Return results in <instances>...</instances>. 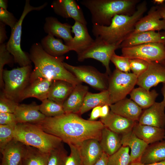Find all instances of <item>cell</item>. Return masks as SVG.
<instances>
[{
	"label": "cell",
	"instance_id": "cell-1",
	"mask_svg": "<svg viewBox=\"0 0 165 165\" xmlns=\"http://www.w3.org/2000/svg\"><path fill=\"white\" fill-rule=\"evenodd\" d=\"M34 124L46 133L59 138L63 142L75 145L90 138L99 141L101 131L105 127L100 121L86 120L73 113L46 117L41 121Z\"/></svg>",
	"mask_w": 165,
	"mask_h": 165
},
{
	"label": "cell",
	"instance_id": "cell-2",
	"mask_svg": "<svg viewBox=\"0 0 165 165\" xmlns=\"http://www.w3.org/2000/svg\"><path fill=\"white\" fill-rule=\"evenodd\" d=\"M29 57L35 68L30 77V83L41 78L52 80H61L75 86L81 82L64 67L63 56H52L47 53L39 43L31 47Z\"/></svg>",
	"mask_w": 165,
	"mask_h": 165
},
{
	"label": "cell",
	"instance_id": "cell-3",
	"mask_svg": "<svg viewBox=\"0 0 165 165\" xmlns=\"http://www.w3.org/2000/svg\"><path fill=\"white\" fill-rule=\"evenodd\" d=\"M131 15H117L109 26L94 24L92 32L95 37L106 43L119 46L134 31L136 23L143 17L147 10L146 1L139 4Z\"/></svg>",
	"mask_w": 165,
	"mask_h": 165
},
{
	"label": "cell",
	"instance_id": "cell-4",
	"mask_svg": "<svg viewBox=\"0 0 165 165\" xmlns=\"http://www.w3.org/2000/svg\"><path fill=\"white\" fill-rule=\"evenodd\" d=\"M139 0H82L81 5L90 12L93 25L109 26L117 15H131Z\"/></svg>",
	"mask_w": 165,
	"mask_h": 165
},
{
	"label": "cell",
	"instance_id": "cell-5",
	"mask_svg": "<svg viewBox=\"0 0 165 165\" xmlns=\"http://www.w3.org/2000/svg\"><path fill=\"white\" fill-rule=\"evenodd\" d=\"M13 139L47 153L63 142L59 138L46 133L35 124L30 123H17L13 132Z\"/></svg>",
	"mask_w": 165,
	"mask_h": 165
},
{
	"label": "cell",
	"instance_id": "cell-6",
	"mask_svg": "<svg viewBox=\"0 0 165 165\" xmlns=\"http://www.w3.org/2000/svg\"><path fill=\"white\" fill-rule=\"evenodd\" d=\"M46 3L37 7L31 6L30 1L26 0L22 13L14 28L11 30L10 38L6 44L7 50L13 56L14 62L21 67L31 65V61L29 56L23 51L21 47L22 22L26 15L33 10H40L47 5Z\"/></svg>",
	"mask_w": 165,
	"mask_h": 165
},
{
	"label": "cell",
	"instance_id": "cell-7",
	"mask_svg": "<svg viewBox=\"0 0 165 165\" xmlns=\"http://www.w3.org/2000/svg\"><path fill=\"white\" fill-rule=\"evenodd\" d=\"M31 67L28 65L10 70H4L3 92L8 98L17 102L23 92L30 83Z\"/></svg>",
	"mask_w": 165,
	"mask_h": 165
},
{
	"label": "cell",
	"instance_id": "cell-8",
	"mask_svg": "<svg viewBox=\"0 0 165 165\" xmlns=\"http://www.w3.org/2000/svg\"><path fill=\"white\" fill-rule=\"evenodd\" d=\"M138 77L132 73H125L116 69L108 79V90L111 104L126 98L137 84Z\"/></svg>",
	"mask_w": 165,
	"mask_h": 165
},
{
	"label": "cell",
	"instance_id": "cell-9",
	"mask_svg": "<svg viewBox=\"0 0 165 165\" xmlns=\"http://www.w3.org/2000/svg\"><path fill=\"white\" fill-rule=\"evenodd\" d=\"M63 64L81 82H85L101 91L108 90L109 78L106 73H102L91 66H74L64 62Z\"/></svg>",
	"mask_w": 165,
	"mask_h": 165
},
{
	"label": "cell",
	"instance_id": "cell-10",
	"mask_svg": "<svg viewBox=\"0 0 165 165\" xmlns=\"http://www.w3.org/2000/svg\"><path fill=\"white\" fill-rule=\"evenodd\" d=\"M122 55L129 59L138 58L149 62L165 61V47L163 43H150L121 48Z\"/></svg>",
	"mask_w": 165,
	"mask_h": 165
},
{
	"label": "cell",
	"instance_id": "cell-11",
	"mask_svg": "<svg viewBox=\"0 0 165 165\" xmlns=\"http://www.w3.org/2000/svg\"><path fill=\"white\" fill-rule=\"evenodd\" d=\"M120 46L106 43L101 38L96 37L93 43L86 50L77 54L78 60L82 61L88 58H92L101 62L105 67L106 73L111 75L109 63L115 51Z\"/></svg>",
	"mask_w": 165,
	"mask_h": 165
},
{
	"label": "cell",
	"instance_id": "cell-12",
	"mask_svg": "<svg viewBox=\"0 0 165 165\" xmlns=\"http://www.w3.org/2000/svg\"><path fill=\"white\" fill-rule=\"evenodd\" d=\"M55 13L64 18H71L87 26L82 10L75 0H55L51 5Z\"/></svg>",
	"mask_w": 165,
	"mask_h": 165
},
{
	"label": "cell",
	"instance_id": "cell-13",
	"mask_svg": "<svg viewBox=\"0 0 165 165\" xmlns=\"http://www.w3.org/2000/svg\"><path fill=\"white\" fill-rule=\"evenodd\" d=\"M165 82V66L157 62H151L146 70L138 78L137 85L148 90L159 83Z\"/></svg>",
	"mask_w": 165,
	"mask_h": 165
},
{
	"label": "cell",
	"instance_id": "cell-14",
	"mask_svg": "<svg viewBox=\"0 0 165 165\" xmlns=\"http://www.w3.org/2000/svg\"><path fill=\"white\" fill-rule=\"evenodd\" d=\"M161 30L165 31V20L162 19L157 6H153L147 14L136 23L134 30L131 34Z\"/></svg>",
	"mask_w": 165,
	"mask_h": 165
},
{
	"label": "cell",
	"instance_id": "cell-15",
	"mask_svg": "<svg viewBox=\"0 0 165 165\" xmlns=\"http://www.w3.org/2000/svg\"><path fill=\"white\" fill-rule=\"evenodd\" d=\"M72 32L74 36L66 45L71 51H75L77 54L86 50L94 41L89 34L86 26L78 22L75 21L72 26Z\"/></svg>",
	"mask_w": 165,
	"mask_h": 165
},
{
	"label": "cell",
	"instance_id": "cell-16",
	"mask_svg": "<svg viewBox=\"0 0 165 165\" xmlns=\"http://www.w3.org/2000/svg\"><path fill=\"white\" fill-rule=\"evenodd\" d=\"M165 106L162 102H155L142 112L138 120L141 124L164 128Z\"/></svg>",
	"mask_w": 165,
	"mask_h": 165
},
{
	"label": "cell",
	"instance_id": "cell-17",
	"mask_svg": "<svg viewBox=\"0 0 165 165\" xmlns=\"http://www.w3.org/2000/svg\"><path fill=\"white\" fill-rule=\"evenodd\" d=\"M83 165H93L101 157L103 152L97 139L86 140L76 145Z\"/></svg>",
	"mask_w": 165,
	"mask_h": 165
},
{
	"label": "cell",
	"instance_id": "cell-18",
	"mask_svg": "<svg viewBox=\"0 0 165 165\" xmlns=\"http://www.w3.org/2000/svg\"><path fill=\"white\" fill-rule=\"evenodd\" d=\"M18 123L34 124L41 121L46 117L39 110L35 102L29 104H18L14 113Z\"/></svg>",
	"mask_w": 165,
	"mask_h": 165
},
{
	"label": "cell",
	"instance_id": "cell-19",
	"mask_svg": "<svg viewBox=\"0 0 165 165\" xmlns=\"http://www.w3.org/2000/svg\"><path fill=\"white\" fill-rule=\"evenodd\" d=\"M53 80L46 78L38 79L25 89L19 98V101L29 97H35L42 101L47 99Z\"/></svg>",
	"mask_w": 165,
	"mask_h": 165
},
{
	"label": "cell",
	"instance_id": "cell-20",
	"mask_svg": "<svg viewBox=\"0 0 165 165\" xmlns=\"http://www.w3.org/2000/svg\"><path fill=\"white\" fill-rule=\"evenodd\" d=\"M72 27L67 23H61L56 18L50 16L45 19L44 29L48 35L63 39L67 45L73 38L71 34Z\"/></svg>",
	"mask_w": 165,
	"mask_h": 165
},
{
	"label": "cell",
	"instance_id": "cell-21",
	"mask_svg": "<svg viewBox=\"0 0 165 165\" xmlns=\"http://www.w3.org/2000/svg\"><path fill=\"white\" fill-rule=\"evenodd\" d=\"M100 121L105 127L119 134L122 135L132 130L136 122L130 120L110 111Z\"/></svg>",
	"mask_w": 165,
	"mask_h": 165
},
{
	"label": "cell",
	"instance_id": "cell-22",
	"mask_svg": "<svg viewBox=\"0 0 165 165\" xmlns=\"http://www.w3.org/2000/svg\"><path fill=\"white\" fill-rule=\"evenodd\" d=\"M111 111L127 119L136 122L142 112V109L131 99L125 98L109 105Z\"/></svg>",
	"mask_w": 165,
	"mask_h": 165
},
{
	"label": "cell",
	"instance_id": "cell-23",
	"mask_svg": "<svg viewBox=\"0 0 165 165\" xmlns=\"http://www.w3.org/2000/svg\"><path fill=\"white\" fill-rule=\"evenodd\" d=\"M26 145L14 139L0 152L2 157L1 165H18L21 162Z\"/></svg>",
	"mask_w": 165,
	"mask_h": 165
},
{
	"label": "cell",
	"instance_id": "cell-24",
	"mask_svg": "<svg viewBox=\"0 0 165 165\" xmlns=\"http://www.w3.org/2000/svg\"><path fill=\"white\" fill-rule=\"evenodd\" d=\"M88 89V86L83 85L81 83L75 86L62 105L65 113L79 114Z\"/></svg>",
	"mask_w": 165,
	"mask_h": 165
},
{
	"label": "cell",
	"instance_id": "cell-25",
	"mask_svg": "<svg viewBox=\"0 0 165 165\" xmlns=\"http://www.w3.org/2000/svg\"><path fill=\"white\" fill-rule=\"evenodd\" d=\"M121 139L122 146L130 149L131 163L139 161L148 145L138 137L132 130L122 135Z\"/></svg>",
	"mask_w": 165,
	"mask_h": 165
},
{
	"label": "cell",
	"instance_id": "cell-26",
	"mask_svg": "<svg viewBox=\"0 0 165 165\" xmlns=\"http://www.w3.org/2000/svg\"><path fill=\"white\" fill-rule=\"evenodd\" d=\"M132 130L138 137L148 145L162 141L164 138V128L142 125L136 122Z\"/></svg>",
	"mask_w": 165,
	"mask_h": 165
},
{
	"label": "cell",
	"instance_id": "cell-27",
	"mask_svg": "<svg viewBox=\"0 0 165 165\" xmlns=\"http://www.w3.org/2000/svg\"><path fill=\"white\" fill-rule=\"evenodd\" d=\"M164 37L161 32L151 31L131 34L121 44L120 48L131 46L150 43L164 42Z\"/></svg>",
	"mask_w": 165,
	"mask_h": 165
},
{
	"label": "cell",
	"instance_id": "cell-28",
	"mask_svg": "<svg viewBox=\"0 0 165 165\" xmlns=\"http://www.w3.org/2000/svg\"><path fill=\"white\" fill-rule=\"evenodd\" d=\"M75 86L63 80H53L48 99L62 105Z\"/></svg>",
	"mask_w": 165,
	"mask_h": 165
},
{
	"label": "cell",
	"instance_id": "cell-29",
	"mask_svg": "<svg viewBox=\"0 0 165 165\" xmlns=\"http://www.w3.org/2000/svg\"><path fill=\"white\" fill-rule=\"evenodd\" d=\"M99 141L103 152L108 156L114 153L122 146L119 134L105 127L101 131Z\"/></svg>",
	"mask_w": 165,
	"mask_h": 165
},
{
	"label": "cell",
	"instance_id": "cell-30",
	"mask_svg": "<svg viewBox=\"0 0 165 165\" xmlns=\"http://www.w3.org/2000/svg\"><path fill=\"white\" fill-rule=\"evenodd\" d=\"M165 161V140L148 145L139 162L149 164Z\"/></svg>",
	"mask_w": 165,
	"mask_h": 165
},
{
	"label": "cell",
	"instance_id": "cell-31",
	"mask_svg": "<svg viewBox=\"0 0 165 165\" xmlns=\"http://www.w3.org/2000/svg\"><path fill=\"white\" fill-rule=\"evenodd\" d=\"M111 105L110 95L108 90L98 93L88 92L85 97L82 106L79 113L81 115L91 109L99 106Z\"/></svg>",
	"mask_w": 165,
	"mask_h": 165
},
{
	"label": "cell",
	"instance_id": "cell-32",
	"mask_svg": "<svg viewBox=\"0 0 165 165\" xmlns=\"http://www.w3.org/2000/svg\"><path fill=\"white\" fill-rule=\"evenodd\" d=\"M130 94V99L142 109H146L153 105L159 94L155 90L150 91L139 86L134 89Z\"/></svg>",
	"mask_w": 165,
	"mask_h": 165
},
{
	"label": "cell",
	"instance_id": "cell-33",
	"mask_svg": "<svg viewBox=\"0 0 165 165\" xmlns=\"http://www.w3.org/2000/svg\"><path fill=\"white\" fill-rule=\"evenodd\" d=\"M41 44L47 53L54 57L62 56L71 51L69 47L64 44L61 39L55 38L50 35H48L42 39Z\"/></svg>",
	"mask_w": 165,
	"mask_h": 165
},
{
	"label": "cell",
	"instance_id": "cell-34",
	"mask_svg": "<svg viewBox=\"0 0 165 165\" xmlns=\"http://www.w3.org/2000/svg\"><path fill=\"white\" fill-rule=\"evenodd\" d=\"M49 153L43 152L37 148L26 145L21 161L22 165H47Z\"/></svg>",
	"mask_w": 165,
	"mask_h": 165
},
{
	"label": "cell",
	"instance_id": "cell-35",
	"mask_svg": "<svg viewBox=\"0 0 165 165\" xmlns=\"http://www.w3.org/2000/svg\"><path fill=\"white\" fill-rule=\"evenodd\" d=\"M39 110L47 117H56L65 113L62 105L48 98L42 101L39 105Z\"/></svg>",
	"mask_w": 165,
	"mask_h": 165
},
{
	"label": "cell",
	"instance_id": "cell-36",
	"mask_svg": "<svg viewBox=\"0 0 165 165\" xmlns=\"http://www.w3.org/2000/svg\"><path fill=\"white\" fill-rule=\"evenodd\" d=\"M129 149L128 147L122 146L116 152L108 156V165H130Z\"/></svg>",
	"mask_w": 165,
	"mask_h": 165
},
{
	"label": "cell",
	"instance_id": "cell-37",
	"mask_svg": "<svg viewBox=\"0 0 165 165\" xmlns=\"http://www.w3.org/2000/svg\"><path fill=\"white\" fill-rule=\"evenodd\" d=\"M68 156L62 143L50 153L47 165H64Z\"/></svg>",
	"mask_w": 165,
	"mask_h": 165
},
{
	"label": "cell",
	"instance_id": "cell-38",
	"mask_svg": "<svg viewBox=\"0 0 165 165\" xmlns=\"http://www.w3.org/2000/svg\"><path fill=\"white\" fill-rule=\"evenodd\" d=\"M14 61L13 56L7 50L6 44L3 43L0 45V86L4 88V83L3 79V67L6 64H10Z\"/></svg>",
	"mask_w": 165,
	"mask_h": 165
},
{
	"label": "cell",
	"instance_id": "cell-39",
	"mask_svg": "<svg viewBox=\"0 0 165 165\" xmlns=\"http://www.w3.org/2000/svg\"><path fill=\"white\" fill-rule=\"evenodd\" d=\"M16 124L0 125V151L13 139V132Z\"/></svg>",
	"mask_w": 165,
	"mask_h": 165
},
{
	"label": "cell",
	"instance_id": "cell-40",
	"mask_svg": "<svg viewBox=\"0 0 165 165\" xmlns=\"http://www.w3.org/2000/svg\"><path fill=\"white\" fill-rule=\"evenodd\" d=\"M130 70L132 73L138 77L147 69L149 62L138 58L129 59Z\"/></svg>",
	"mask_w": 165,
	"mask_h": 165
},
{
	"label": "cell",
	"instance_id": "cell-41",
	"mask_svg": "<svg viewBox=\"0 0 165 165\" xmlns=\"http://www.w3.org/2000/svg\"><path fill=\"white\" fill-rule=\"evenodd\" d=\"M111 61L115 66L116 69L124 72H130L131 70L128 58L118 55L115 53L111 57Z\"/></svg>",
	"mask_w": 165,
	"mask_h": 165
},
{
	"label": "cell",
	"instance_id": "cell-42",
	"mask_svg": "<svg viewBox=\"0 0 165 165\" xmlns=\"http://www.w3.org/2000/svg\"><path fill=\"white\" fill-rule=\"evenodd\" d=\"M18 103L7 97L3 92L0 93V112L14 113Z\"/></svg>",
	"mask_w": 165,
	"mask_h": 165
},
{
	"label": "cell",
	"instance_id": "cell-43",
	"mask_svg": "<svg viewBox=\"0 0 165 165\" xmlns=\"http://www.w3.org/2000/svg\"><path fill=\"white\" fill-rule=\"evenodd\" d=\"M70 153L66 157L64 165H83L80 155L77 146L68 144Z\"/></svg>",
	"mask_w": 165,
	"mask_h": 165
},
{
	"label": "cell",
	"instance_id": "cell-44",
	"mask_svg": "<svg viewBox=\"0 0 165 165\" xmlns=\"http://www.w3.org/2000/svg\"><path fill=\"white\" fill-rule=\"evenodd\" d=\"M18 21L12 13L7 9L0 8V22L9 26L12 30L14 28Z\"/></svg>",
	"mask_w": 165,
	"mask_h": 165
},
{
	"label": "cell",
	"instance_id": "cell-45",
	"mask_svg": "<svg viewBox=\"0 0 165 165\" xmlns=\"http://www.w3.org/2000/svg\"><path fill=\"white\" fill-rule=\"evenodd\" d=\"M16 117L14 113L0 112V125L16 124Z\"/></svg>",
	"mask_w": 165,
	"mask_h": 165
},
{
	"label": "cell",
	"instance_id": "cell-46",
	"mask_svg": "<svg viewBox=\"0 0 165 165\" xmlns=\"http://www.w3.org/2000/svg\"><path fill=\"white\" fill-rule=\"evenodd\" d=\"M101 106H96L93 108L91 113L88 120L91 121H95L98 118L100 117V110Z\"/></svg>",
	"mask_w": 165,
	"mask_h": 165
},
{
	"label": "cell",
	"instance_id": "cell-47",
	"mask_svg": "<svg viewBox=\"0 0 165 165\" xmlns=\"http://www.w3.org/2000/svg\"><path fill=\"white\" fill-rule=\"evenodd\" d=\"M5 24L0 22V44H2L7 39Z\"/></svg>",
	"mask_w": 165,
	"mask_h": 165
},
{
	"label": "cell",
	"instance_id": "cell-48",
	"mask_svg": "<svg viewBox=\"0 0 165 165\" xmlns=\"http://www.w3.org/2000/svg\"><path fill=\"white\" fill-rule=\"evenodd\" d=\"M108 156L103 152L100 158L93 165H108Z\"/></svg>",
	"mask_w": 165,
	"mask_h": 165
},
{
	"label": "cell",
	"instance_id": "cell-49",
	"mask_svg": "<svg viewBox=\"0 0 165 165\" xmlns=\"http://www.w3.org/2000/svg\"><path fill=\"white\" fill-rule=\"evenodd\" d=\"M109 106L105 105L101 106L100 110V118H103L106 116L109 113Z\"/></svg>",
	"mask_w": 165,
	"mask_h": 165
},
{
	"label": "cell",
	"instance_id": "cell-50",
	"mask_svg": "<svg viewBox=\"0 0 165 165\" xmlns=\"http://www.w3.org/2000/svg\"><path fill=\"white\" fill-rule=\"evenodd\" d=\"M162 19L165 20V3L160 6H156Z\"/></svg>",
	"mask_w": 165,
	"mask_h": 165
},
{
	"label": "cell",
	"instance_id": "cell-51",
	"mask_svg": "<svg viewBox=\"0 0 165 165\" xmlns=\"http://www.w3.org/2000/svg\"><path fill=\"white\" fill-rule=\"evenodd\" d=\"M130 165H165V161L149 164H144L137 161L131 163Z\"/></svg>",
	"mask_w": 165,
	"mask_h": 165
},
{
	"label": "cell",
	"instance_id": "cell-52",
	"mask_svg": "<svg viewBox=\"0 0 165 165\" xmlns=\"http://www.w3.org/2000/svg\"><path fill=\"white\" fill-rule=\"evenodd\" d=\"M7 0H0V7L4 9H7Z\"/></svg>",
	"mask_w": 165,
	"mask_h": 165
},
{
	"label": "cell",
	"instance_id": "cell-53",
	"mask_svg": "<svg viewBox=\"0 0 165 165\" xmlns=\"http://www.w3.org/2000/svg\"><path fill=\"white\" fill-rule=\"evenodd\" d=\"M161 92L163 97V98L162 102L165 106V82L163 83V86L162 88Z\"/></svg>",
	"mask_w": 165,
	"mask_h": 165
},
{
	"label": "cell",
	"instance_id": "cell-54",
	"mask_svg": "<svg viewBox=\"0 0 165 165\" xmlns=\"http://www.w3.org/2000/svg\"><path fill=\"white\" fill-rule=\"evenodd\" d=\"M152 2L157 6H160L165 3V0H153Z\"/></svg>",
	"mask_w": 165,
	"mask_h": 165
},
{
	"label": "cell",
	"instance_id": "cell-55",
	"mask_svg": "<svg viewBox=\"0 0 165 165\" xmlns=\"http://www.w3.org/2000/svg\"><path fill=\"white\" fill-rule=\"evenodd\" d=\"M161 32L164 37V42L163 44L165 47V31H161Z\"/></svg>",
	"mask_w": 165,
	"mask_h": 165
},
{
	"label": "cell",
	"instance_id": "cell-56",
	"mask_svg": "<svg viewBox=\"0 0 165 165\" xmlns=\"http://www.w3.org/2000/svg\"><path fill=\"white\" fill-rule=\"evenodd\" d=\"M165 66V61L160 62Z\"/></svg>",
	"mask_w": 165,
	"mask_h": 165
},
{
	"label": "cell",
	"instance_id": "cell-57",
	"mask_svg": "<svg viewBox=\"0 0 165 165\" xmlns=\"http://www.w3.org/2000/svg\"><path fill=\"white\" fill-rule=\"evenodd\" d=\"M18 165H21V162L19 163V164H18Z\"/></svg>",
	"mask_w": 165,
	"mask_h": 165
},
{
	"label": "cell",
	"instance_id": "cell-58",
	"mask_svg": "<svg viewBox=\"0 0 165 165\" xmlns=\"http://www.w3.org/2000/svg\"><path fill=\"white\" fill-rule=\"evenodd\" d=\"M164 139H165V137H164Z\"/></svg>",
	"mask_w": 165,
	"mask_h": 165
},
{
	"label": "cell",
	"instance_id": "cell-59",
	"mask_svg": "<svg viewBox=\"0 0 165 165\" xmlns=\"http://www.w3.org/2000/svg\"></svg>",
	"mask_w": 165,
	"mask_h": 165
}]
</instances>
